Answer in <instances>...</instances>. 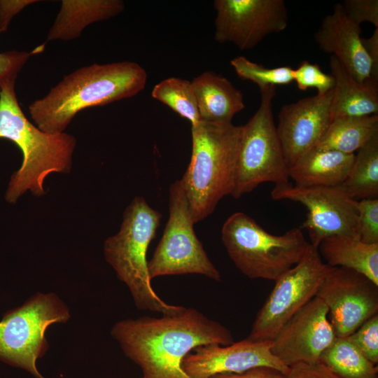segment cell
I'll return each mask as SVG.
<instances>
[{
	"instance_id": "1",
	"label": "cell",
	"mask_w": 378,
	"mask_h": 378,
	"mask_svg": "<svg viewBox=\"0 0 378 378\" xmlns=\"http://www.w3.org/2000/svg\"><path fill=\"white\" fill-rule=\"evenodd\" d=\"M111 336L125 355L141 370L140 378H190L183 358L205 344L234 342L231 331L194 308L161 317L142 316L115 323Z\"/></svg>"
},
{
	"instance_id": "2",
	"label": "cell",
	"mask_w": 378,
	"mask_h": 378,
	"mask_svg": "<svg viewBox=\"0 0 378 378\" xmlns=\"http://www.w3.org/2000/svg\"><path fill=\"white\" fill-rule=\"evenodd\" d=\"M146 82L147 73L138 63L93 64L64 76L45 97L30 104L29 112L41 131L62 133L80 111L134 97Z\"/></svg>"
},
{
	"instance_id": "3",
	"label": "cell",
	"mask_w": 378,
	"mask_h": 378,
	"mask_svg": "<svg viewBox=\"0 0 378 378\" xmlns=\"http://www.w3.org/2000/svg\"><path fill=\"white\" fill-rule=\"evenodd\" d=\"M191 159L180 181L196 223L233 191L242 125L200 121L191 126Z\"/></svg>"
},
{
	"instance_id": "4",
	"label": "cell",
	"mask_w": 378,
	"mask_h": 378,
	"mask_svg": "<svg viewBox=\"0 0 378 378\" xmlns=\"http://www.w3.org/2000/svg\"><path fill=\"white\" fill-rule=\"evenodd\" d=\"M15 80L6 82L0 91V139L15 144L23 156L6 193V200L10 203L28 190L35 195H43V181L49 174L70 169L76 145L71 135L46 133L29 122L18 104Z\"/></svg>"
},
{
	"instance_id": "5",
	"label": "cell",
	"mask_w": 378,
	"mask_h": 378,
	"mask_svg": "<svg viewBox=\"0 0 378 378\" xmlns=\"http://www.w3.org/2000/svg\"><path fill=\"white\" fill-rule=\"evenodd\" d=\"M161 218L162 214L144 197H136L124 212L120 231L105 241L104 252L118 279L129 288L138 309L172 314L184 307L168 304L155 293L146 259Z\"/></svg>"
},
{
	"instance_id": "6",
	"label": "cell",
	"mask_w": 378,
	"mask_h": 378,
	"mask_svg": "<svg viewBox=\"0 0 378 378\" xmlns=\"http://www.w3.org/2000/svg\"><path fill=\"white\" fill-rule=\"evenodd\" d=\"M221 239L230 258L244 275L272 281L295 265L309 244L300 227L274 235L243 212L227 218Z\"/></svg>"
},
{
	"instance_id": "7",
	"label": "cell",
	"mask_w": 378,
	"mask_h": 378,
	"mask_svg": "<svg viewBox=\"0 0 378 378\" xmlns=\"http://www.w3.org/2000/svg\"><path fill=\"white\" fill-rule=\"evenodd\" d=\"M69 309L55 293H37L0 321V359L22 368L35 378H46L36 367L48 351L45 333L55 323H66Z\"/></svg>"
},
{
	"instance_id": "8",
	"label": "cell",
	"mask_w": 378,
	"mask_h": 378,
	"mask_svg": "<svg viewBox=\"0 0 378 378\" xmlns=\"http://www.w3.org/2000/svg\"><path fill=\"white\" fill-rule=\"evenodd\" d=\"M260 91V104L244 125L231 195L237 199L260 184L275 186L289 182L288 167L276 132L272 113L276 87Z\"/></svg>"
},
{
	"instance_id": "9",
	"label": "cell",
	"mask_w": 378,
	"mask_h": 378,
	"mask_svg": "<svg viewBox=\"0 0 378 378\" xmlns=\"http://www.w3.org/2000/svg\"><path fill=\"white\" fill-rule=\"evenodd\" d=\"M169 216L153 254L148 262L150 279L168 275L202 274L219 281V271L209 258L194 230V222L181 181L169 188Z\"/></svg>"
},
{
	"instance_id": "10",
	"label": "cell",
	"mask_w": 378,
	"mask_h": 378,
	"mask_svg": "<svg viewBox=\"0 0 378 378\" xmlns=\"http://www.w3.org/2000/svg\"><path fill=\"white\" fill-rule=\"evenodd\" d=\"M330 266L309 243L301 260L275 281L260 309L248 339L272 340L286 322L314 298Z\"/></svg>"
},
{
	"instance_id": "11",
	"label": "cell",
	"mask_w": 378,
	"mask_h": 378,
	"mask_svg": "<svg viewBox=\"0 0 378 378\" xmlns=\"http://www.w3.org/2000/svg\"><path fill=\"white\" fill-rule=\"evenodd\" d=\"M271 197L299 202L307 208V218L300 228L307 231L309 244L316 248L328 237L357 233L356 200L341 186L302 187L288 183L275 186Z\"/></svg>"
},
{
	"instance_id": "12",
	"label": "cell",
	"mask_w": 378,
	"mask_h": 378,
	"mask_svg": "<svg viewBox=\"0 0 378 378\" xmlns=\"http://www.w3.org/2000/svg\"><path fill=\"white\" fill-rule=\"evenodd\" d=\"M214 39L230 43L239 50L255 48L265 36L288 26L284 0H215Z\"/></svg>"
},
{
	"instance_id": "13",
	"label": "cell",
	"mask_w": 378,
	"mask_h": 378,
	"mask_svg": "<svg viewBox=\"0 0 378 378\" xmlns=\"http://www.w3.org/2000/svg\"><path fill=\"white\" fill-rule=\"evenodd\" d=\"M316 296L328 307L337 337H348L378 314V285L347 268L330 267Z\"/></svg>"
},
{
	"instance_id": "14",
	"label": "cell",
	"mask_w": 378,
	"mask_h": 378,
	"mask_svg": "<svg viewBox=\"0 0 378 378\" xmlns=\"http://www.w3.org/2000/svg\"><path fill=\"white\" fill-rule=\"evenodd\" d=\"M335 338L328 307L315 296L271 340V350L288 367L300 363H314Z\"/></svg>"
},
{
	"instance_id": "15",
	"label": "cell",
	"mask_w": 378,
	"mask_h": 378,
	"mask_svg": "<svg viewBox=\"0 0 378 378\" xmlns=\"http://www.w3.org/2000/svg\"><path fill=\"white\" fill-rule=\"evenodd\" d=\"M272 341L245 339L231 344H205L183 358L182 368L190 378H209L223 373H239L255 368L275 369L285 375L289 367L272 352Z\"/></svg>"
},
{
	"instance_id": "16",
	"label": "cell",
	"mask_w": 378,
	"mask_h": 378,
	"mask_svg": "<svg viewBox=\"0 0 378 378\" xmlns=\"http://www.w3.org/2000/svg\"><path fill=\"white\" fill-rule=\"evenodd\" d=\"M332 90L284 105L278 115L276 132L290 168L315 148L330 122Z\"/></svg>"
},
{
	"instance_id": "17",
	"label": "cell",
	"mask_w": 378,
	"mask_h": 378,
	"mask_svg": "<svg viewBox=\"0 0 378 378\" xmlns=\"http://www.w3.org/2000/svg\"><path fill=\"white\" fill-rule=\"evenodd\" d=\"M360 34V25L346 16L342 4H336L332 13L323 19L314 38L318 48L334 56L357 81L374 83Z\"/></svg>"
},
{
	"instance_id": "18",
	"label": "cell",
	"mask_w": 378,
	"mask_h": 378,
	"mask_svg": "<svg viewBox=\"0 0 378 378\" xmlns=\"http://www.w3.org/2000/svg\"><path fill=\"white\" fill-rule=\"evenodd\" d=\"M191 82L200 121L232 122L234 116L245 108L241 92L220 75L204 71Z\"/></svg>"
},
{
	"instance_id": "19",
	"label": "cell",
	"mask_w": 378,
	"mask_h": 378,
	"mask_svg": "<svg viewBox=\"0 0 378 378\" xmlns=\"http://www.w3.org/2000/svg\"><path fill=\"white\" fill-rule=\"evenodd\" d=\"M329 67L335 81L330 108L331 120L378 115L377 84L357 81L334 56H330Z\"/></svg>"
},
{
	"instance_id": "20",
	"label": "cell",
	"mask_w": 378,
	"mask_h": 378,
	"mask_svg": "<svg viewBox=\"0 0 378 378\" xmlns=\"http://www.w3.org/2000/svg\"><path fill=\"white\" fill-rule=\"evenodd\" d=\"M355 154L332 150L313 148L288 168V175L295 186L335 187L345 181Z\"/></svg>"
},
{
	"instance_id": "21",
	"label": "cell",
	"mask_w": 378,
	"mask_h": 378,
	"mask_svg": "<svg viewBox=\"0 0 378 378\" xmlns=\"http://www.w3.org/2000/svg\"><path fill=\"white\" fill-rule=\"evenodd\" d=\"M61 2L60 10L48 34V41L75 39L87 26L113 18L125 8L120 0H63Z\"/></svg>"
},
{
	"instance_id": "22",
	"label": "cell",
	"mask_w": 378,
	"mask_h": 378,
	"mask_svg": "<svg viewBox=\"0 0 378 378\" xmlns=\"http://www.w3.org/2000/svg\"><path fill=\"white\" fill-rule=\"evenodd\" d=\"M318 252L330 267L356 271L378 285V244L363 242L357 233L323 239Z\"/></svg>"
},
{
	"instance_id": "23",
	"label": "cell",
	"mask_w": 378,
	"mask_h": 378,
	"mask_svg": "<svg viewBox=\"0 0 378 378\" xmlns=\"http://www.w3.org/2000/svg\"><path fill=\"white\" fill-rule=\"evenodd\" d=\"M377 134L378 115L335 118L314 148L355 154Z\"/></svg>"
},
{
	"instance_id": "24",
	"label": "cell",
	"mask_w": 378,
	"mask_h": 378,
	"mask_svg": "<svg viewBox=\"0 0 378 378\" xmlns=\"http://www.w3.org/2000/svg\"><path fill=\"white\" fill-rule=\"evenodd\" d=\"M318 362L340 378H377L378 367L347 337H337L321 354Z\"/></svg>"
},
{
	"instance_id": "25",
	"label": "cell",
	"mask_w": 378,
	"mask_h": 378,
	"mask_svg": "<svg viewBox=\"0 0 378 378\" xmlns=\"http://www.w3.org/2000/svg\"><path fill=\"white\" fill-rule=\"evenodd\" d=\"M351 198H377L378 134L355 154L345 181L340 186Z\"/></svg>"
},
{
	"instance_id": "26",
	"label": "cell",
	"mask_w": 378,
	"mask_h": 378,
	"mask_svg": "<svg viewBox=\"0 0 378 378\" xmlns=\"http://www.w3.org/2000/svg\"><path fill=\"white\" fill-rule=\"evenodd\" d=\"M151 96L190 121L191 126L200 122L191 81L177 77L165 78L154 86Z\"/></svg>"
},
{
	"instance_id": "27",
	"label": "cell",
	"mask_w": 378,
	"mask_h": 378,
	"mask_svg": "<svg viewBox=\"0 0 378 378\" xmlns=\"http://www.w3.org/2000/svg\"><path fill=\"white\" fill-rule=\"evenodd\" d=\"M230 65L239 78L255 83L260 90L276 85H286L293 82L294 69L288 66L267 68L244 56L233 58L230 61Z\"/></svg>"
},
{
	"instance_id": "28",
	"label": "cell",
	"mask_w": 378,
	"mask_h": 378,
	"mask_svg": "<svg viewBox=\"0 0 378 378\" xmlns=\"http://www.w3.org/2000/svg\"><path fill=\"white\" fill-rule=\"evenodd\" d=\"M293 81L299 90L306 91L315 88L317 94H324L333 89L334 78L331 74L323 72L317 64L302 61L297 69H293Z\"/></svg>"
},
{
	"instance_id": "29",
	"label": "cell",
	"mask_w": 378,
	"mask_h": 378,
	"mask_svg": "<svg viewBox=\"0 0 378 378\" xmlns=\"http://www.w3.org/2000/svg\"><path fill=\"white\" fill-rule=\"evenodd\" d=\"M357 234L367 244H378V199L356 200Z\"/></svg>"
},
{
	"instance_id": "30",
	"label": "cell",
	"mask_w": 378,
	"mask_h": 378,
	"mask_svg": "<svg viewBox=\"0 0 378 378\" xmlns=\"http://www.w3.org/2000/svg\"><path fill=\"white\" fill-rule=\"evenodd\" d=\"M348 340L372 363H378V314L365 321Z\"/></svg>"
},
{
	"instance_id": "31",
	"label": "cell",
	"mask_w": 378,
	"mask_h": 378,
	"mask_svg": "<svg viewBox=\"0 0 378 378\" xmlns=\"http://www.w3.org/2000/svg\"><path fill=\"white\" fill-rule=\"evenodd\" d=\"M41 50L42 48H36L31 52L10 50L0 52V91L6 82L16 80L29 58Z\"/></svg>"
},
{
	"instance_id": "32",
	"label": "cell",
	"mask_w": 378,
	"mask_h": 378,
	"mask_svg": "<svg viewBox=\"0 0 378 378\" xmlns=\"http://www.w3.org/2000/svg\"><path fill=\"white\" fill-rule=\"evenodd\" d=\"M346 16L356 24H372L378 29L377 0H345L342 4Z\"/></svg>"
},
{
	"instance_id": "33",
	"label": "cell",
	"mask_w": 378,
	"mask_h": 378,
	"mask_svg": "<svg viewBox=\"0 0 378 378\" xmlns=\"http://www.w3.org/2000/svg\"><path fill=\"white\" fill-rule=\"evenodd\" d=\"M286 378H340L319 362L300 363L289 367Z\"/></svg>"
},
{
	"instance_id": "34",
	"label": "cell",
	"mask_w": 378,
	"mask_h": 378,
	"mask_svg": "<svg viewBox=\"0 0 378 378\" xmlns=\"http://www.w3.org/2000/svg\"><path fill=\"white\" fill-rule=\"evenodd\" d=\"M36 0H0V31L8 29L13 18Z\"/></svg>"
},
{
	"instance_id": "35",
	"label": "cell",
	"mask_w": 378,
	"mask_h": 378,
	"mask_svg": "<svg viewBox=\"0 0 378 378\" xmlns=\"http://www.w3.org/2000/svg\"><path fill=\"white\" fill-rule=\"evenodd\" d=\"M209 378H286V375L271 368L260 367L239 373L218 374Z\"/></svg>"
},
{
	"instance_id": "36",
	"label": "cell",
	"mask_w": 378,
	"mask_h": 378,
	"mask_svg": "<svg viewBox=\"0 0 378 378\" xmlns=\"http://www.w3.org/2000/svg\"><path fill=\"white\" fill-rule=\"evenodd\" d=\"M362 42L372 66L371 80L378 84V29L370 38H362Z\"/></svg>"
},
{
	"instance_id": "37",
	"label": "cell",
	"mask_w": 378,
	"mask_h": 378,
	"mask_svg": "<svg viewBox=\"0 0 378 378\" xmlns=\"http://www.w3.org/2000/svg\"><path fill=\"white\" fill-rule=\"evenodd\" d=\"M378 378V377H377Z\"/></svg>"
}]
</instances>
